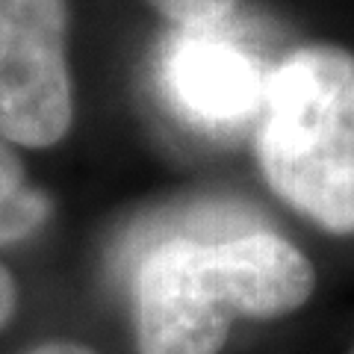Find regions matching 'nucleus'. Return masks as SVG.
<instances>
[{"instance_id":"obj_1","label":"nucleus","mask_w":354,"mask_h":354,"mask_svg":"<svg viewBox=\"0 0 354 354\" xmlns=\"http://www.w3.org/2000/svg\"><path fill=\"white\" fill-rule=\"evenodd\" d=\"M313 286L310 260L272 230H236L216 239L171 236L136 266V351L218 354L236 316H286L307 304Z\"/></svg>"},{"instance_id":"obj_2","label":"nucleus","mask_w":354,"mask_h":354,"mask_svg":"<svg viewBox=\"0 0 354 354\" xmlns=\"http://www.w3.org/2000/svg\"><path fill=\"white\" fill-rule=\"evenodd\" d=\"M266 183L330 234H354V57L298 48L274 65L257 115Z\"/></svg>"},{"instance_id":"obj_3","label":"nucleus","mask_w":354,"mask_h":354,"mask_svg":"<svg viewBox=\"0 0 354 354\" xmlns=\"http://www.w3.org/2000/svg\"><path fill=\"white\" fill-rule=\"evenodd\" d=\"M65 0H0V139L50 148L74 121Z\"/></svg>"},{"instance_id":"obj_4","label":"nucleus","mask_w":354,"mask_h":354,"mask_svg":"<svg viewBox=\"0 0 354 354\" xmlns=\"http://www.w3.org/2000/svg\"><path fill=\"white\" fill-rule=\"evenodd\" d=\"M162 88L186 121L234 130L260 115L272 68L216 27H180L162 50Z\"/></svg>"},{"instance_id":"obj_5","label":"nucleus","mask_w":354,"mask_h":354,"mask_svg":"<svg viewBox=\"0 0 354 354\" xmlns=\"http://www.w3.org/2000/svg\"><path fill=\"white\" fill-rule=\"evenodd\" d=\"M48 216V195L30 183L15 151L0 139V245L36 234Z\"/></svg>"},{"instance_id":"obj_6","label":"nucleus","mask_w":354,"mask_h":354,"mask_svg":"<svg viewBox=\"0 0 354 354\" xmlns=\"http://www.w3.org/2000/svg\"><path fill=\"white\" fill-rule=\"evenodd\" d=\"M148 3L177 27H216L227 21L236 0H148Z\"/></svg>"},{"instance_id":"obj_7","label":"nucleus","mask_w":354,"mask_h":354,"mask_svg":"<svg viewBox=\"0 0 354 354\" xmlns=\"http://www.w3.org/2000/svg\"><path fill=\"white\" fill-rule=\"evenodd\" d=\"M18 307V286H15V278L6 266H0V330L6 328V322L12 319Z\"/></svg>"},{"instance_id":"obj_8","label":"nucleus","mask_w":354,"mask_h":354,"mask_svg":"<svg viewBox=\"0 0 354 354\" xmlns=\"http://www.w3.org/2000/svg\"><path fill=\"white\" fill-rule=\"evenodd\" d=\"M30 354H97V351L80 346V342H48V346L32 348Z\"/></svg>"},{"instance_id":"obj_9","label":"nucleus","mask_w":354,"mask_h":354,"mask_svg":"<svg viewBox=\"0 0 354 354\" xmlns=\"http://www.w3.org/2000/svg\"><path fill=\"white\" fill-rule=\"evenodd\" d=\"M351 354H354V348H351Z\"/></svg>"}]
</instances>
